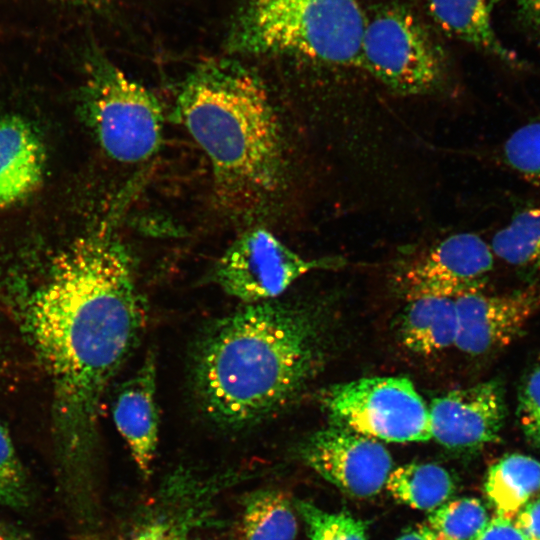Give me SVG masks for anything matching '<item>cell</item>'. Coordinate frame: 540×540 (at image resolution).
<instances>
[{
  "label": "cell",
  "mask_w": 540,
  "mask_h": 540,
  "mask_svg": "<svg viewBox=\"0 0 540 540\" xmlns=\"http://www.w3.org/2000/svg\"><path fill=\"white\" fill-rule=\"evenodd\" d=\"M428 409L431 438L455 451L496 442L506 417L504 391L497 380L451 390L434 398Z\"/></svg>",
  "instance_id": "cell-12"
},
{
  "label": "cell",
  "mask_w": 540,
  "mask_h": 540,
  "mask_svg": "<svg viewBox=\"0 0 540 540\" xmlns=\"http://www.w3.org/2000/svg\"><path fill=\"white\" fill-rule=\"evenodd\" d=\"M516 16L522 30L540 51V0H517Z\"/></svg>",
  "instance_id": "cell-27"
},
{
  "label": "cell",
  "mask_w": 540,
  "mask_h": 540,
  "mask_svg": "<svg viewBox=\"0 0 540 540\" xmlns=\"http://www.w3.org/2000/svg\"><path fill=\"white\" fill-rule=\"evenodd\" d=\"M325 404L333 423L378 441L431 439L428 406L405 377L375 376L337 384Z\"/></svg>",
  "instance_id": "cell-8"
},
{
  "label": "cell",
  "mask_w": 540,
  "mask_h": 540,
  "mask_svg": "<svg viewBox=\"0 0 540 540\" xmlns=\"http://www.w3.org/2000/svg\"><path fill=\"white\" fill-rule=\"evenodd\" d=\"M512 521L529 540H540V494L526 503Z\"/></svg>",
  "instance_id": "cell-28"
},
{
  "label": "cell",
  "mask_w": 540,
  "mask_h": 540,
  "mask_svg": "<svg viewBox=\"0 0 540 540\" xmlns=\"http://www.w3.org/2000/svg\"><path fill=\"white\" fill-rule=\"evenodd\" d=\"M360 66L403 96L438 90L445 72L442 52L423 23L407 8L390 4L366 16Z\"/></svg>",
  "instance_id": "cell-6"
},
{
  "label": "cell",
  "mask_w": 540,
  "mask_h": 540,
  "mask_svg": "<svg viewBox=\"0 0 540 540\" xmlns=\"http://www.w3.org/2000/svg\"><path fill=\"white\" fill-rule=\"evenodd\" d=\"M46 167L44 144L24 118H0V210L23 201L41 185Z\"/></svg>",
  "instance_id": "cell-15"
},
{
  "label": "cell",
  "mask_w": 540,
  "mask_h": 540,
  "mask_svg": "<svg viewBox=\"0 0 540 540\" xmlns=\"http://www.w3.org/2000/svg\"><path fill=\"white\" fill-rule=\"evenodd\" d=\"M493 254L522 271L540 275V207L513 214L491 241Z\"/></svg>",
  "instance_id": "cell-21"
},
{
  "label": "cell",
  "mask_w": 540,
  "mask_h": 540,
  "mask_svg": "<svg viewBox=\"0 0 540 540\" xmlns=\"http://www.w3.org/2000/svg\"><path fill=\"white\" fill-rule=\"evenodd\" d=\"M489 519L479 499L465 497L445 502L432 510L426 524L434 540H472Z\"/></svg>",
  "instance_id": "cell-22"
},
{
  "label": "cell",
  "mask_w": 540,
  "mask_h": 540,
  "mask_svg": "<svg viewBox=\"0 0 540 540\" xmlns=\"http://www.w3.org/2000/svg\"><path fill=\"white\" fill-rule=\"evenodd\" d=\"M385 485L395 499L419 510L436 509L454 492L449 472L434 463H410L392 469Z\"/></svg>",
  "instance_id": "cell-20"
},
{
  "label": "cell",
  "mask_w": 540,
  "mask_h": 540,
  "mask_svg": "<svg viewBox=\"0 0 540 540\" xmlns=\"http://www.w3.org/2000/svg\"><path fill=\"white\" fill-rule=\"evenodd\" d=\"M56 1L64 2L68 4L84 5V6H100V5L111 2L112 0H56Z\"/></svg>",
  "instance_id": "cell-32"
},
{
  "label": "cell",
  "mask_w": 540,
  "mask_h": 540,
  "mask_svg": "<svg viewBox=\"0 0 540 540\" xmlns=\"http://www.w3.org/2000/svg\"><path fill=\"white\" fill-rule=\"evenodd\" d=\"M147 322L135 259L112 233L74 239L52 259L23 306L24 330L52 385V431L64 502L100 498L98 415Z\"/></svg>",
  "instance_id": "cell-1"
},
{
  "label": "cell",
  "mask_w": 540,
  "mask_h": 540,
  "mask_svg": "<svg viewBox=\"0 0 540 540\" xmlns=\"http://www.w3.org/2000/svg\"><path fill=\"white\" fill-rule=\"evenodd\" d=\"M396 540H434L433 533L426 523L408 528Z\"/></svg>",
  "instance_id": "cell-31"
},
{
  "label": "cell",
  "mask_w": 540,
  "mask_h": 540,
  "mask_svg": "<svg viewBox=\"0 0 540 540\" xmlns=\"http://www.w3.org/2000/svg\"><path fill=\"white\" fill-rule=\"evenodd\" d=\"M484 488L496 515L512 520L540 494V462L523 454L505 455L489 468Z\"/></svg>",
  "instance_id": "cell-18"
},
{
  "label": "cell",
  "mask_w": 540,
  "mask_h": 540,
  "mask_svg": "<svg viewBox=\"0 0 540 540\" xmlns=\"http://www.w3.org/2000/svg\"><path fill=\"white\" fill-rule=\"evenodd\" d=\"M175 112L210 161L222 211L234 220L265 212L283 187L285 156L261 78L236 61H207L181 83Z\"/></svg>",
  "instance_id": "cell-3"
},
{
  "label": "cell",
  "mask_w": 540,
  "mask_h": 540,
  "mask_svg": "<svg viewBox=\"0 0 540 540\" xmlns=\"http://www.w3.org/2000/svg\"><path fill=\"white\" fill-rule=\"evenodd\" d=\"M325 336L315 309L279 298L214 320L192 351L191 382L202 414L229 432L279 414L319 372Z\"/></svg>",
  "instance_id": "cell-2"
},
{
  "label": "cell",
  "mask_w": 540,
  "mask_h": 540,
  "mask_svg": "<svg viewBox=\"0 0 540 540\" xmlns=\"http://www.w3.org/2000/svg\"><path fill=\"white\" fill-rule=\"evenodd\" d=\"M517 415L527 439L540 446V364L530 371L521 385Z\"/></svg>",
  "instance_id": "cell-26"
},
{
  "label": "cell",
  "mask_w": 540,
  "mask_h": 540,
  "mask_svg": "<svg viewBox=\"0 0 540 540\" xmlns=\"http://www.w3.org/2000/svg\"><path fill=\"white\" fill-rule=\"evenodd\" d=\"M299 455L321 477L356 498L379 493L393 469L380 441L335 423L308 437Z\"/></svg>",
  "instance_id": "cell-11"
},
{
  "label": "cell",
  "mask_w": 540,
  "mask_h": 540,
  "mask_svg": "<svg viewBox=\"0 0 540 540\" xmlns=\"http://www.w3.org/2000/svg\"><path fill=\"white\" fill-rule=\"evenodd\" d=\"M295 504L284 492L259 488L241 501L242 540H294L298 532Z\"/></svg>",
  "instance_id": "cell-19"
},
{
  "label": "cell",
  "mask_w": 540,
  "mask_h": 540,
  "mask_svg": "<svg viewBox=\"0 0 540 540\" xmlns=\"http://www.w3.org/2000/svg\"><path fill=\"white\" fill-rule=\"evenodd\" d=\"M472 540H529L511 519L495 515Z\"/></svg>",
  "instance_id": "cell-29"
},
{
  "label": "cell",
  "mask_w": 540,
  "mask_h": 540,
  "mask_svg": "<svg viewBox=\"0 0 540 540\" xmlns=\"http://www.w3.org/2000/svg\"><path fill=\"white\" fill-rule=\"evenodd\" d=\"M455 302V346L465 354L480 356L509 345L519 336L540 310V285L502 295L472 293L456 298Z\"/></svg>",
  "instance_id": "cell-13"
},
{
  "label": "cell",
  "mask_w": 540,
  "mask_h": 540,
  "mask_svg": "<svg viewBox=\"0 0 540 540\" xmlns=\"http://www.w3.org/2000/svg\"><path fill=\"white\" fill-rule=\"evenodd\" d=\"M33 494L29 475L8 430L0 422V506L15 510L29 508Z\"/></svg>",
  "instance_id": "cell-23"
},
{
  "label": "cell",
  "mask_w": 540,
  "mask_h": 540,
  "mask_svg": "<svg viewBox=\"0 0 540 540\" xmlns=\"http://www.w3.org/2000/svg\"><path fill=\"white\" fill-rule=\"evenodd\" d=\"M366 15L359 0H242L228 47L360 66Z\"/></svg>",
  "instance_id": "cell-4"
},
{
  "label": "cell",
  "mask_w": 540,
  "mask_h": 540,
  "mask_svg": "<svg viewBox=\"0 0 540 540\" xmlns=\"http://www.w3.org/2000/svg\"><path fill=\"white\" fill-rule=\"evenodd\" d=\"M489 244L474 233H457L415 253L395 269L393 284L407 301L482 292L493 268Z\"/></svg>",
  "instance_id": "cell-10"
},
{
  "label": "cell",
  "mask_w": 540,
  "mask_h": 540,
  "mask_svg": "<svg viewBox=\"0 0 540 540\" xmlns=\"http://www.w3.org/2000/svg\"><path fill=\"white\" fill-rule=\"evenodd\" d=\"M0 540H36L21 527L0 520Z\"/></svg>",
  "instance_id": "cell-30"
},
{
  "label": "cell",
  "mask_w": 540,
  "mask_h": 540,
  "mask_svg": "<svg viewBox=\"0 0 540 540\" xmlns=\"http://www.w3.org/2000/svg\"><path fill=\"white\" fill-rule=\"evenodd\" d=\"M401 344L410 352L429 356L455 346L458 332L456 302L448 297L408 300L398 321Z\"/></svg>",
  "instance_id": "cell-17"
},
{
  "label": "cell",
  "mask_w": 540,
  "mask_h": 540,
  "mask_svg": "<svg viewBox=\"0 0 540 540\" xmlns=\"http://www.w3.org/2000/svg\"><path fill=\"white\" fill-rule=\"evenodd\" d=\"M504 163L540 189V121L517 128L501 148Z\"/></svg>",
  "instance_id": "cell-25"
},
{
  "label": "cell",
  "mask_w": 540,
  "mask_h": 540,
  "mask_svg": "<svg viewBox=\"0 0 540 540\" xmlns=\"http://www.w3.org/2000/svg\"><path fill=\"white\" fill-rule=\"evenodd\" d=\"M255 474L235 468L212 473L176 468L136 508L121 540H191L194 532L213 523L223 493Z\"/></svg>",
  "instance_id": "cell-7"
},
{
  "label": "cell",
  "mask_w": 540,
  "mask_h": 540,
  "mask_svg": "<svg viewBox=\"0 0 540 540\" xmlns=\"http://www.w3.org/2000/svg\"><path fill=\"white\" fill-rule=\"evenodd\" d=\"M339 260L306 259L272 232L259 227L244 231L216 261L213 281L244 304L278 298L310 271L334 267Z\"/></svg>",
  "instance_id": "cell-9"
},
{
  "label": "cell",
  "mask_w": 540,
  "mask_h": 540,
  "mask_svg": "<svg viewBox=\"0 0 540 540\" xmlns=\"http://www.w3.org/2000/svg\"><path fill=\"white\" fill-rule=\"evenodd\" d=\"M112 414L138 471L148 479L153 473L160 424L156 400V359L152 351L138 370L119 387Z\"/></svg>",
  "instance_id": "cell-14"
},
{
  "label": "cell",
  "mask_w": 540,
  "mask_h": 540,
  "mask_svg": "<svg viewBox=\"0 0 540 540\" xmlns=\"http://www.w3.org/2000/svg\"><path fill=\"white\" fill-rule=\"evenodd\" d=\"M80 111L98 145L117 162L141 163L160 148L164 120L158 99L101 54L86 61Z\"/></svg>",
  "instance_id": "cell-5"
},
{
  "label": "cell",
  "mask_w": 540,
  "mask_h": 540,
  "mask_svg": "<svg viewBox=\"0 0 540 540\" xmlns=\"http://www.w3.org/2000/svg\"><path fill=\"white\" fill-rule=\"evenodd\" d=\"M500 1L425 0V3L431 18L445 34L521 69L523 61L503 45L493 29L492 12Z\"/></svg>",
  "instance_id": "cell-16"
},
{
  "label": "cell",
  "mask_w": 540,
  "mask_h": 540,
  "mask_svg": "<svg viewBox=\"0 0 540 540\" xmlns=\"http://www.w3.org/2000/svg\"><path fill=\"white\" fill-rule=\"evenodd\" d=\"M294 504L307 526L308 540H367L364 522L345 511L328 512L305 500Z\"/></svg>",
  "instance_id": "cell-24"
}]
</instances>
